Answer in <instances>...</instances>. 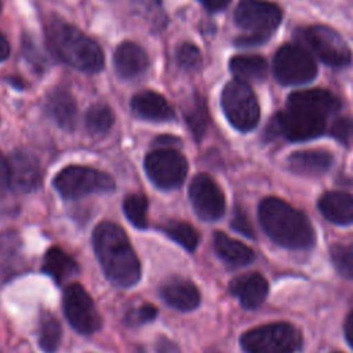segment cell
Instances as JSON below:
<instances>
[{
	"label": "cell",
	"mask_w": 353,
	"mask_h": 353,
	"mask_svg": "<svg viewBox=\"0 0 353 353\" xmlns=\"http://www.w3.org/2000/svg\"><path fill=\"white\" fill-rule=\"evenodd\" d=\"M95 255L106 279L117 287H132L141 279L139 259L121 226L105 221L92 233Z\"/></svg>",
	"instance_id": "cell-1"
},
{
	"label": "cell",
	"mask_w": 353,
	"mask_h": 353,
	"mask_svg": "<svg viewBox=\"0 0 353 353\" xmlns=\"http://www.w3.org/2000/svg\"><path fill=\"white\" fill-rule=\"evenodd\" d=\"M261 226L279 245L306 250L316 241V233L306 215L277 197H266L258 208Z\"/></svg>",
	"instance_id": "cell-2"
},
{
	"label": "cell",
	"mask_w": 353,
	"mask_h": 353,
	"mask_svg": "<svg viewBox=\"0 0 353 353\" xmlns=\"http://www.w3.org/2000/svg\"><path fill=\"white\" fill-rule=\"evenodd\" d=\"M47 40L55 57L81 72L95 73L103 68L101 47L65 21L57 19L48 23Z\"/></svg>",
	"instance_id": "cell-3"
},
{
	"label": "cell",
	"mask_w": 353,
	"mask_h": 353,
	"mask_svg": "<svg viewBox=\"0 0 353 353\" xmlns=\"http://www.w3.org/2000/svg\"><path fill=\"white\" fill-rule=\"evenodd\" d=\"M281 10L266 0H240L234 8V22L245 33L234 39L239 47H252L265 43L277 29Z\"/></svg>",
	"instance_id": "cell-4"
},
{
	"label": "cell",
	"mask_w": 353,
	"mask_h": 353,
	"mask_svg": "<svg viewBox=\"0 0 353 353\" xmlns=\"http://www.w3.org/2000/svg\"><path fill=\"white\" fill-rule=\"evenodd\" d=\"M240 345L245 353H295L302 346V336L290 323H270L244 332Z\"/></svg>",
	"instance_id": "cell-5"
},
{
	"label": "cell",
	"mask_w": 353,
	"mask_h": 353,
	"mask_svg": "<svg viewBox=\"0 0 353 353\" xmlns=\"http://www.w3.org/2000/svg\"><path fill=\"white\" fill-rule=\"evenodd\" d=\"M54 188L63 199L74 200L92 193L112 192L114 181L99 170L85 165H69L55 175Z\"/></svg>",
	"instance_id": "cell-6"
},
{
	"label": "cell",
	"mask_w": 353,
	"mask_h": 353,
	"mask_svg": "<svg viewBox=\"0 0 353 353\" xmlns=\"http://www.w3.org/2000/svg\"><path fill=\"white\" fill-rule=\"evenodd\" d=\"M296 39L320 61L330 66H346L352 61V51L346 41L331 28L310 25L295 30Z\"/></svg>",
	"instance_id": "cell-7"
},
{
	"label": "cell",
	"mask_w": 353,
	"mask_h": 353,
	"mask_svg": "<svg viewBox=\"0 0 353 353\" xmlns=\"http://www.w3.org/2000/svg\"><path fill=\"white\" fill-rule=\"evenodd\" d=\"M222 109L229 123L239 131H250L259 121V105L255 94L241 80L229 81L221 97Z\"/></svg>",
	"instance_id": "cell-8"
},
{
	"label": "cell",
	"mask_w": 353,
	"mask_h": 353,
	"mask_svg": "<svg viewBox=\"0 0 353 353\" xmlns=\"http://www.w3.org/2000/svg\"><path fill=\"white\" fill-rule=\"evenodd\" d=\"M325 117L301 108H290L277 113L269 123L268 135H283L288 141H307L324 132Z\"/></svg>",
	"instance_id": "cell-9"
},
{
	"label": "cell",
	"mask_w": 353,
	"mask_h": 353,
	"mask_svg": "<svg viewBox=\"0 0 353 353\" xmlns=\"http://www.w3.org/2000/svg\"><path fill=\"white\" fill-rule=\"evenodd\" d=\"M148 178L160 189L181 186L188 174V161L176 148H154L145 157Z\"/></svg>",
	"instance_id": "cell-10"
},
{
	"label": "cell",
	"mask_w": 353,
	"mask_h": 353,
	"mask_svg": "<svg viewBox=\"0 0 353 353\" xmlns=\"http://www.w3.org/2000/svg\"><path fill=\"white\" fill-rule=\"evenodd\" d=\"M273 72L281 84L298 85L312 81L317 66L306 48L298 44H284L274 54Z\"/></svg>",
	"instance_id": "cell-11"
},
{
	"label": "cell",
	"mask_w": 353,
	"mask_h": 353,
	"mask_svg": "<svg viewBox=\"0 0 353 353\" xmlns=\"http://www.w3.org/2000/svg\"><path fill=\"white\" fill-rule=\"evenodd\" d=\"M63 310L70 325L83 335L101 328L102 320L88 292L80 284H70L63 292Z\"/></svg>",
	"instance_id": "cell-12"
},
{
	"label": "cell",
	"mask_w": 353,
	"mask_h": 353,
	"mask_svg": "<svg viewBox=\"0 0 353 353\" xmlns=\"http://www.w3.org/2000/svg\"><path fill=\"white\" fill-rule=\"evenodd\" d=\"M192 205L204 221H216L225 212V196L218 183L207 174H199L189 186Z\"/></svg>",
	"instance_id": "cell-13"
},
{
	"label": "cell",
	"mask_w": 353,
	"mask_h": 353,
	"mask_svg": "<svg viewBox=\"0 0 353 353\" xmlns=\"http://www.w3.org/2000/svg\"><path fill=\"white\" fill-rule=\"evenodd\" d=\"M10 186L18 193H29L41 182L39 160L29 152L17 150L8 160Z\"/></svg>",
	"instance_id": "cell-14"
},
{
	"label": "cell",
	"mask_w": 353,
	"mask_h": 353,
	"mask_svg": "<svg viewBox=\"0 0 353 353\" xmlns=\"http://www.w3.org/2000/svg\"><path fill=\"white\" fill-rule=\"evenodd\" d=\"M160 295L163 301L181 312H189L199 306L200 303V291L188 279L171 277L163 283L160 287Z\"/></svg>",
	"instance_id": "cell-15"
},
{
	"label": "cell",
	"mask_w": 353,
	"mask_h": 353,
	"mask_svg": "<svg viewBox=\"0 0 353 353\" xmlns=\"http://www.w3.org/2000/svg\"><path fill=\"white\" fill-rule=\"evenodd\" d=\"M229 291L239 299L243 307L255 309L266 299L269 285L262 274L247 273L233 279L229 284Z\"/></svg>",
	"instance_id": "cell-16"
},
{
	"label": "cell",
	"mask_w": 353,
	"mask_h": 353,
	"mask_svg": "<svg viewBox=\"0 0 353 353\" xmlns=\"http://www.w3.org/2000/svg\"><path fill=\"white\" fill-rule=\"evenodd\" d=\"M287 106L306 109L327 117L335 113L341 108V102L328 90L310 88V90H301L290 94L287 99Z\"/></svg>",
	"instance_id": "cell-17"
},
{
	"label": "cell",
	"mask_w": 353,
	"mask_h": 353,
	"mask_svg": "<svg viewBox=\"0 0 353 353\" xmlns=\"http://www.w3.org/2000/svg\"><path fill=\"white\" fill-rule=\"evenodd\" d=\"M334 156L323 149L298 150L287 159L288 170L303 176H320L330 170Z\"/></svg>",
	"instance_id": "cell-18"
},
{
	"label": "cell",
	"mask_w": 353,
	"mask_h": 353,
	"mask_svg": "<svg viewBox=\"0 0 353 353\" xmlns=\"http://www.w3.org/2000/svg\"><path fill=\"white\" fill-rule=\"evenodd\" d=\"M113 63L114 70L120 77L134 79L146 70L149 59L139 44L134 41H123L114 50Z\"/></svg>",
	"instance_id": "cell-19"
},
{
	"label": "cell",
	"mask_w": 353,
	"mask_h": 353,
	"mask_svg": "<svg viewBox=\"0 0 353 353\" xmlns=\"http://www.w3.org/2000/svg\"><path fill=\"white\" fill-rule=\"evenodd\" d=\"M132 112L149 121H168L174 119V110L167 99L154 91H142L131 99Z\"/></svg>",
	"instance_id": "cell-20"
},
{
	"label": "cell",
	"mask_w": 353,
	"mask_h": 353,
	"mask_svg": "<svg viewBox=\"0 0 353 353\" xmlns=\"http://www.w3.org/2000/svg\"><path fill=\"white\" fill-rule=\"evenodd\" d=\"M51 119L63 130L72 131L77 124V106L73 97L63 88L52 90L46 101Z\"/></svg>",
	"instance_id": "cell-21"
},
{
	"label": "cell",
	"mask_w": 353,
	"mask_h": 353,
	"mask_svg": "<svg viewBox=\"0 0 353 353\" xmlns=\"http://www.w3.org/2000/svg\"><path fill=\"white\" fill-rule=\"evenodd\" d=\"M319 210L332 223H353V196L345 192H325L319 199Z\"/></svg>",
	"instance_id": "cell-22"
},
{
	"label": "cell",
	"mask_w": 353,
	"mask_h": 353,
	"mask_svg": "<svg viewBox=\"0 0 353 353\" xmlns=\"http://www.w3.org/2000/svg\"><path fill=\"white\" fill-rule=\"evenodd\" d=\"M214 248L219 259L229 268L245 266L255 258L254 251L248 245L222 232H216L214 234Z\"/></svg>",
	"instance_id": "cell-23"
},
{
	"label": "cell",
	"mask_w": 353,
	"mask_h": 353,
	"mask_svg": "<svg viewBox=\"0 0 353 353\" xmlns=\"http://www.w3.org/2000/svg\"><path fill=\"white\" fill-rule=\"evenodd\" d=\"M229 66L236 79L244 83L263 81L268 74L266 59L255 54L236 55L229 61Z\"/></svg>",
	"instance_id": "cell-24"
},
{
	"label": "cell",
	"mask_w": 353,
	"mask_h": 353,
	"mask_svg": "<svg viewBox=\"0 0 353 353\" xmlns=\"http://www.w3.org/2000/svg\"><path fill=\"white\" fill-rule=\"evenodd\" d=\"M43 270L57 283H63L79 272L76 261L62 248L51 247L43 259Z\"/></svg>",
	"instance_id": "cell-25"
},
{
	"label": "cell",
	"mask_w": 353,
	"mask_h": 353,
	"mask_svg": "<svg viewBox=\"0 0 353 353\" xmlns=\"http://www.w3.org/2000/svg\"><path fill=\"white\" fill-rule=\"evenodd\" d=\"M21 245L15 233L0 234V277H8L19 269L21 265Z\"/></svg>",
	"instance_id": "cell-26"
},
{
	"label": "cell",
	"mask_w": 353,
	"mask_h": 353,
	"mask_svg": "<svg viewBox=\"0 0 353 353\" xmlns=\"http://www.w3.org/2000/svg\"><path fill=\"white\" fill-rule=\"evenodd\" d=\"M185 120L188 127L190 128L196 141H200L207 131L208 127V109L205 101L199 94H194L190 105L185 110Z\"/></svg>",
	"instance_id": "cell-27"
},
{
	"label": "cell",
	"mask_w": 353,
	"mask_h": 353,
	"mask_svg": "<svg viewBox=\"0 0 353 353\" xmlns=\"http://www.w3.org/2000/svg\"><path fill=\"white\" fill-rule=\"evenodd\" d=\"M134 11L142 18L153 32H160L167 25V15L161 0H131Z\"/></svg>",
	"instance_id": "cell-28"
},
{
	"label": "cell",
	"mask_w": 353,
	"mask_h": 353,
	"mask_svg": "<svg viewBox=\"0 0 353 353\" xmlns=\"http://www.w3.org/2000/svg\"><path fill=\"white\" fill-rule=\"evenodd\" d=\"M161 230L188 251H194L199 244V233L188 222L168 221L161 225Z\"/></svg>",
	"instance_id": "cell-29"
},
{
	"label": "cell",
	"mask_w": 353,
	"mask_h": 353,
	"mask_svg": "<svg viewBox=\"0 0 353 353\" xmlns=\"http://www.w3.org/2000/svg\"><path fill=\"white\" fill-rule=\"evenodd\" d=\"M114 123L112 109L105 103L92 105L85 113V127L94 135L106 134Z\"/></svg>",
	"instance_id": "cell-30"
},
{
	"label": "cell",
	"mask_w": 353,
	"mask_h": 353,
	"mask_svg": "<svg viewBox=\"0 0 353 353\" xmlns=\"http://www.w3.org/2000/svg\"><path fill=\"white\" fill-rule=\"evenodd\" d=\"M62 338V328L58 320L51 314L46 313L40 320L39 345L46 353H52L58 349Z\"/></svg>",
	"instance_id": "cell-31"
},
{
	"label": "cell",
	"mask_w": 353,
	"mask_h": 353,
	"mask_svg": "<svg viewBox=\"0 0 353 353\" xmlns=\"http://www.w3.org/2000/svg\"><path fill=\"white\" fill-rule=\"evenodd\" d=\"M148 204H149L148 199L142 193H131L124 199V203H123L124 214L135 228H139V229L146 228Z\"/></svg>",
	"instance_id": "cell-32"
},
{
	"label": "cell",
	"mask_w": 353,
	"mask_h": 353,
	"mask_svg": "<svg viewBox=\"0 0 353 353\" xmlns=\"http://www.w3.org/2000/svg\"><path fill=\"white\" fill-rule=\"evenodd\" d=\"M330 256L336 272L353 280V244H334L330 247Z\"/></svg>",
	"instance_id": "cell-33"
},
{
	"label": "cell",
	"mask_w": 353,
	"mask_h": 353,
	"mask_svg": "<svg viewBox=\"0 0 353 353\" xmlns=\"http://www.w3.org/2000/svg\"><path fill=\"white\" fill-rule=\"evenodd\" d=\"M176 62L186 70H196L201 65L200 50L192 43H182L176 48Z\"/></svg>",
	"instance_id": "cell-34"
},
{
	"label": "cell",
	"mask_w": 353,
	"mask_h": 353,
	"mask_svg": "<svg viewBox=\"0 0 353 353\" xmlns=\"http://www.w3.org/2000/svg\"><path fill=\"white\" fill-rule=\"evenodd\" d=\"M157 316V309L152 303H143L125 314V323L130 325H141L152 321Z\"/></svg>",
	"instance_id": "cell-35"
},
{
	"label": "cell",
	"mask_w": 353,
	"mask_h": 353,
	"mask_svg": "<svg viewBox=\"0 0 353 353\" xmlns=\"http://www.w3.org/2000/svg\"><path fill=\"white\" fill-rule=\"evenodd\" d=\"M330 132L336 141L347 145L353 139V119L350 117L336 119L332 123Z\"/></svg>",
	"instance_id": "cell-36"
},
{
	"label": "cell",
	"mask_w": 353,
	"mask_h": 353,
	"mask_svg": "<svg viewBox=\"0 0 353 353\" xmlns=\"http://www.w3.org/2000/svg\"><path fill=\"white\" fill-rule=\"evenodd\" d=\"M230 225L237 233H240V234H243L248 239L255 237V232H254V229H252V226H251V223H250L244 211L236 208L234 214H233V218L230 221Z\"/></svg>",
	"instance_id": "cell-37"
},
{
	"label": "cell",
	"mask_w": 353,
	"mask_h": 353,
	"mask_svg": "<svg viewBox=\"0 0 353 353\" xmlns=\"http://www.w3.org/2000/svg\"><path fill=\"white\" fill-rule=\"evenodd\" d=\"M10 186V165L8 160L0 152V199L6 194Z\"/></svg>",
	"instance_id": "cell-38"
},
{
	"label": "cell",
	"mask_w": 353,
	"mask_h": 353,
	"mask_svg": "<svg viewBox=\"0 0 353 353\" xmlns=\"http://www.w3.org/2000/svg\"><path fill=\"white\" fill-rule=\"evenodd\" d=\"M156 353H181L178 345L165 336H160L156 342Z\"/></svg>",
	"instance_id": "cell-39"
},
{
	"label": "cell",
	"mask_w": 353,
	"mask_h": 353,
	"mask_svg": "<svg viewBox=\"0 0 353 353\" xmlns=\"http://www.w3.org/2000/svg\"><path fill=\"white\" fill-rule=\"evenodd\" d=\"M154 148H176L179 146V139L171 135H161L154 139Z\"/></svg>",
	"instance_id": "cell-40"
},
{
	"label": "cell",
	"mask_w": 353,
	"mask_h": 353,
	"mask_svg": "<svg viewBox=\"0 0 353 353\" xmlns=\"http://www.w3.org/2000/svg\"><path fill=\"white\" fill-rule=\"evenodd\" d=\"M210 12H216V11H221L223 10L229 3L230 0H199Z\"/></svg>",
	"instance_id": "cell-41"
},
{
	"label": "cell",
	"mask_w": 353,
	"mask_h": 353,
	"mask_svg": "<svg viewBox=\"0 0 353 353\" xmlns=\"http://www.w3.org/2000/svg\"><path fill=\"white\" fill-rule=\"evenodd\" d=\"M345 336L349 345L353 347V312H350L345 320Z\"/></svg>",
	"instance_id": "cell-42"
},
{
	"label": "cell",
	"mask_w": 353,
	"mask_h": 353,
	"mask_svg": "<svg viewBox=\"0 0 353 353\" xmlns=\"http://www.w3.org/2000/svg\"><path fill=\"white\" fill-rule=\"evenodd\" d=\"M8 54H10V44L7 39L3 36V33L0 32V61L7 59Z\"/></svg>",
	"instance_id": "cell-43"
},
{
	"label": "cell",
	"mask_w": 353,
	"mask_h": 353,
	"mask_svg": "<svg viewBox=\"0 0 353 353\" xmlns=\"http://www.w3.org/2000/svg\"><path fill=\"white\" fill-rule=\"evenodd\" d=\"M8 83L10 84H12L15 88H18V90H22L23 88V81L19 79V77H15V76H12V77H8Z\"/></svg>",
	"instance_id": "cell-44"
},
{
	"label": "cell",
	"mask_w": 353,
	"mask_h": 353,
	"mask_svg": "<svg viewBox=\"0 0 353 353\" xmlns=\"http://www.w3.org/2000/svg\"><path fill=\"white\" fill-rule=\"evenodd\" d=\"M1 4H3V3H1V0H0V11H1Z\"/></svg>",
	"instance_id": "cell-45"
},
{
	"label": "cell",
	"mask_w": 353,
	"mask_h": 353,
	"mask_svg": "<svg viewBox=\"0 0 353 353\" xmlns=\"http://www.w3.org/2000/svg\"><path fill=\"white\" fill-rule=\"evenodd\" d=\"M335 353H338V352H335Z\"/></svg>",
	"instance_id": "cell-46"
}]
</instances>
